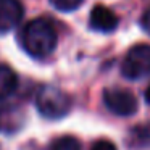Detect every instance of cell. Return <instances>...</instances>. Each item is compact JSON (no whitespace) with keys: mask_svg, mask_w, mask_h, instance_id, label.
<instances>
[{"mask_svg":"<svg viewBox=\"0 0 150 150\" xmlns=\"http://www.w3.org/2000/svg\"><path fill=\"white\" fill-rule=\"evenodd\" d=\"M57 29L47 18L31 20L21 34V44L24 50L34 58H45L57 47Z\"/></svg>","mask_w":150,"mask_h":150,"instance_id":"6da1fadb","label":"cell"},{"mask_svg":"<svg viewBox=\"0 0 150 150\" xmlns=\"http://www.w3.org/2000/svg\"><path fill=\"white\" fill-rule=\"evenodd\" d=\"M37 110L42 116L49 120H58L69 113L71 110V97L55 86H44L36 98Z\"/></svg>","mask_w":150,"mask_h":150,"instance_id":"7a4b0ae2","label":"cell"},{"mask_svg":"<svg viewBox=\"0 0 150 150\" xmlns=\"http://www.w3.org/2000/svg\"><path fill=\"white\" fill-rule=\"evenodd\" d=\"M121 73L127 79H140L150 74V45L137 44L127 50L121 65Z\"/></svg>","mask_w":150,"mask_h":150,"instance_id":"3957f363","label":"cell"},{"mask_svg":"<svg viewBox=\"0 0 150 150\" xmlns=\"http://www.w3.org/2000/svg\"><path fill=\"white\" fill-rule=\"evenodd\" d=\"M103 102L105 107L118 116H131V115L136 113L137 107H139L136 95L127 89H121V87L105 89Z\"/></svg>","mask_w":150,"mask_h":150,"instance_id":"277c9868","label":"cell"},{"mask_svg":"<svg viewBox=\"0 0 150 150\" xmlns=\"http://www.w3.org/2000/svg\"><path fill=\"white\" fill-rule=\"evenodd\" d=\"M23 13L24 10L20 0H0V33H8L16 28Z\"/></svg>","mask_w":150,"mask_h":150,"instance_id":"5b68a950","label":"cell"},{"mask_svg":"<svg viewBox=\"0 0 150 150\" xmlns=\"http://www.w3.org/2000/svg\"><path fill=\"white\" fill-rule=\"evenodd\" d=\"M118 16L113 13V10H110L105 5H95L91 11V18H89V24L92 29L100 31V33H111L116 29Z\"/></svg>","mask_w":150,"mask_h":150,"instance_id":"8992f818","label":"cell"},{"mask_svg":"<svg viewBox=\"0 0 150 150\" xmlns=\"http://www.w3.org/2000/svg\"><path fill=\"white\" fill-rule=\"evenodd\" d=\"M18 86V76L10 66L0 65V100L10 97Z\"/></svg>","mask_w":150,"mask_h":150,"instance_id":"52a82bcc","label":"cell"},{"mask_svg":"<svg viewBox=\"0 0 150 150\" xmlns=\"http://www.w3.org/2000/svg\"><path fill=\"white\" fill-rule=\"evenodd\" d=\"M21 123V115L11 107L0 108V131H13L15 124Z\"/></svg>","mask_w":150,"mask_h":150,"instance_id":"ba28073f","label":"cell"},{"mask_svg":"<svg viewBox=\"0 0 150 150\" xmlns=\"http://www.w3.org/2000/svg\"><path fill=\"white\" fill-rule=\"evenodd\" d=\"M50 150H82V149L78 139H74L71 136H63L52 144Z\"/></svg>","mask_w":150,"mask_h":150,"instance_id":"9c48e42d","label":"cell"},{"mask_svg":"<svg viewBox=\"0 0 150 150\" xmlns=\"http://www.w3.org/2000/svg\"><path fill=\"white\" fill-rule=\"evenodd\" d=\"M50 4L60 11H73L82 4V0H50Z\"/></svg>","mask_w":150,"mask_h":150,"instance_id":"30bf717a","label":"cell"},{"mask_svg":"<svg viewBox=\"0 0 150 150\" xmlns=\"http://www.w3.org/2000/svg\"><path fill=\"white\" fill-rule=\"evenodd\" d=\"M91 150H118V149L111 140L100 139V140H97V142H94V145H92Z\"/></svg>","mask_w":150,"mask_h":150,"instance_id":"8fae6325","label":"cell"},{"mask_svg":"<svg viewBox=\"0 0 150 150\" xmlns=\"http://www.w3.org/2000/svg\"><path fill=\"white\" fill-rule=\"evenodd\" d=\"M142 28L150 36V7L145 10V13H144V16H142Z\"/></svg>","mask_w":150,"mask_h":150,"instance_id":"7c38bea8","label":"cell"},{"mask_svg":"<svg viewBox=\"0 0 150 150\" xmlns=\"http://www.w3.org/2000/svg\"><path fill=\"white\" fill-rule=\"evenodd\" d=\"M145 102L150 105V84H149V87L145 89Z\"/></svg>","mask_w":150,"mask_h":150,"instance_id":"4fadbf2b","label":"cell"}]
</instances>
